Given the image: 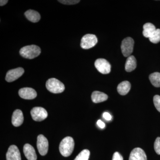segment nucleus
<instances>
[{
	"mask_svg": "<svg viewBox=\"0 0 160 160\" xmlns=\"http://www.w3.org/2000/svg\"><path fill=\"white\" fill-rule=\"evenodd\" d=\"M74 147V140L70 137L64 138L60 143V153L65 157H69L72 153Z\"/></svg>",
	"mask_w": 160,
	"mask_h": 160,
	"instance_id": "obj_1",
	"label": "nucleus"
},
{
	"mask_svg": "<svg viewBox=\"0 0 160 160\" xmlns=\"http://www.w3.org/2000/svg\"><path fill=\"white\" fill-rule=\"evenodd\" d=\"M41 52V49L39 46L32 45L23 47L20 49L19 53L25 58L32 59L37 57Z\"/></svg>",
	"mask_w": 160,
	"mask_h": 160,
	"instance_id": "obj_2",
	"label": "nucleus"
},
{
	"mask_svg": "<svg viewBox=\"0 0 160 160\" xmlns=\"http://www.w3.org/2000/svg\"><path fill=\"white\" fill-rule=\"evenodd\" d=\"M47 89L53 93H60L62 92L65 89V86L58 80L52 78L46 82Z\"/></svg>",
	"mask_w": 160,
	"mask_h": 160,
	"instance_id": "obj_3",
	"label": "nucleus"
},
{
	"mask_svg": "<svg viewBox=\"0 0 160 160\" xmlns=\"http://www.w3.org/2000/svg\"><path fill=\"white\" fill-rule=\"evenodd\" d=\"M134 44V40L131 38H126L123 40L121 45V49L122 53L125 57H129L132 53Z\"/></svg>",
	"mask_w": 160,
	"mask_h": 160,
	"instance_id": "obj_4",
	"label": "nucleus"
},
{
	"mask_svg": "<svg viewBox=\"0 0 160 160\" xmlns=\"http://www.w3.org/2000/svg\"><path fill=\"white\" fill-rule=\"evenodd\" d=\"M98 42L97 38L95 35L86 34L81 40V46L83 49H89L94 47Z\"/></svg>",
	"mask_w": 160,
	"mask_h": 160,
	"instance_id": "obj_5",
	"label": "nucleus"
},
{
	"mask_svg": "<svg viewBox=\"0 0 160 160\" xmlns=\"http://www.w3.org/2000/svg\"><path fill=\"white\" fill-rule=\"evenodd\" d=\"M94 65L98 71L102 74H108L111 71V65L105 59H98L95 62Z\"/></svg>",
	"mask_w": 160,
	"mask_h": 160,
	"instance_id": "obj_6",
	"label": "nucleus"
},
{
	"mask_svg": "<svg viewBox=\"0 0 160 160\" xmlns=\"http://www.w3.org/2000/svg\"><path fill=\"white\" fill-rule=\"evenodd\" d=\"M30 113L32 119L37 122L42 121L48 117V112L42 107H34L32 109Z\"/></svg>",
	"mask_w": 160,
	"mask_h": 160,
	"instance_id": "obj_7",
	"label": "nucleus"
},
{
	"mask_svg": "<svg viewBox=\"0 0 160 160\" xmlns=\"http://www.w3.org/2000/svg\"><path fill=\"white\" fill-rule=\"evenodd\" d=\"M37 148L41 155L45 156L48 152L49 142L48 140L43 135H39L37 138Z\"/></svg>",
	"mask_w": 160,
	"mask_h": 160,
	"instance_id": "obj_8",
	"label": "nucleus"
},
{
	"mask_svg": "<svg viewBox=\"0 0 160 160\" xmlns=\"http://www.w3.org/2000/svg\"><path fill=\"white\" fill-rule=\"evenodd\" d=\"M24 69L21 67L11 69L6 73V80L9 82H13L21 77L24 74Z\"/></svg>",
	"mask_w": 160,
	"mask_h": 160,
	"instance_id": "obj_9",
	"label": "nucleus"
},
{
	"mask_svg": "<svg viewBox=\"0 0 160 160\" xmlns=\"http://www.w3.org/2000/svg\"><path fill=\"white\" fill-rule=\"evenodd\" d=\"M18 93L20 97L24 99H33L37 96L36 91L34 89L28 87L20 89Z\"/></svg>",
	"mask_w": 160,
	"mask_h": 160,
	"instance_id": "obj_10",
	"label": "nucleus"
},
{
	"mask_svg": "<svg viewBox=\"0 0 160 160\" xmlns=\"http://www.w3.org/2000/svg\"><path fill=\"white\" fill-rule=\"evenodd\" d=\"M6 160H21V154L17 146H10L6 153Z\"/></svg>",
	"mask_w": 160,
	"mask_h": 160,
	"instance_id": "obj_11",
	"label": "nucleus"
},
{
	"mask_svg": "<svg viewBox=\"0 0 160 160\" xmlns=\"http://www.w3.org/2000/svg\"><path fill=\"white\" fill-rule=\"evenodd\" d=\"M129 160H147L145 151L140 148H136L131 151Z\"/></svg>",
	"mask_w": 160,
	"mask_h": 160,
	"instance_id": "obj_12",
	"label": "nucleus"
},
{
	"mask_svg": "<svg viewBox=\"0 0 160 160\" xmlns=\"http://www.w3.org/2000/svg\"><path fill=\"white\" fill-rule=\"evenodd\" d=\"M23 152L25 156L28 160H37V156L35 150L31 145L25 144L23 148Z\"/></svg>",
	"mask_w": 160,
	"mask_h": 160,
	"instance_id": "obj_13",
	"label": "nucleus"
},
{
	"mask_svg": "<svg viewBox=\"0 0 160 160\" xmlns=\"http://www.w3.org/2000/svg\"><path fill=\"white\" fill-rule=\"evenodd\" d=\"M24 121V117L22 112L20 109H17L13 112L12 118V123L15 127H18L22 125Z\"/></svg>",
	"mask_w": 160,
	"mask_h": 160,
	"instance_id": "obj_14",
	"label": "nucleus"
},
{
	"mask_svg": "<svg viewBox=\"0 0 160 160\" xmlns=\"http://www.w3.org/2000/svg\"><path fill=\"white\" fill-rule=\"evenodd\" d=\"M108 98L106 93L98 91L93 92L91 95L92 100L95 103L102 102L106 101Z\"/></svg>",
	"mask_w": 160,
	"mask_h": 160,
	"instance_id": "obj_15",
	"label": "nucleus"
},
{
	"mask_svg": "<svg viewBox=\"0 0 160 160\" xmlns=\"http://www.w3.org/2000/svg\"><path fill=\"white\" fill-rule=\"evenodd\" d=\"M25 15L28 20L33 23L38 22L41 19V16L39 12L31 9L26 11L25 13Z\"/></svg>",
	"mask_w": 160,
	"mask_h": 160,
	"instance_id": "obj_16",
	"label": "nucleus"
},
{
	"mask_svg": "<svg viewBox=\"0 0 160 160\" xmlns=\"http://www.w3.org/2000/svg\"><path fill=\"white\" fill-rule=\"evenodd\" d=\"M131 89V84L128 81H124L119 84L118 86V92L121 95H125L129 92Z\"/></svg>",
	"mask_w": 160,
	"mask_h": 160,
	"instance_id": "obj_17",
	"label": "nucleus"
},
{
	"mask_svg": "<svg viewBox=\"0 0 160 160\" xmlns=\"http://www.w3.org/2000/svg\"><path fill=\"white\" fill-rule=\"evenodd\" d=\"M137 67V61L133 56H130L126 60L125 69L128 72L134 70Z\"/></svg>",
	"mask_w": 160,
	"mask_h": 160,
	"instance_id": "obj_18",
	"label": "nucleus"
},
{
	"mask_svg": "<svg viewBox=\"0 0 160 160\" xmlns=\"http://www.w3.org/2000/svg\"><path fill=\"white\" fill-rule=\"evenodd\" d=\"M156 30L155 26L153 24L150 23H146L143 26V36L149 38Z\"/></svg>",
	"mask_w": 160,
	"mask_h": 160,
	"instance_id": "obj_19",
	"label": "nucleus"
},
{
	"mask_svg": "<svg viewBox=\"0 0 160 160\" xmlns=\"http://www.w3.org/2000/svg\"><path fill=\"white\" fill-rule=\"evenodd\" d=\"M149 80L153 86L156 87H160V73L155 72L152 73L149 76Z\"/></svg>",
	"mask_w": 160,
	"mask_h": 160,
	"instance_id": "obj_20",
	"label": "nucleus"
},
{
	"mask_svg": "<svg viewBox=\"0 0 160 160\" xmlns=\"http://www.w3.org/2000/svg\"><path fill=\"white\" fill-rule=\"evenodd\" d=\"M90 152L89 150L88 149H84L79 153L74 160H88Z\"/></svg>",
	"mask_w": 160,
	"mask_h": 160,
	"instance_id": "obj_21",
	"label": "nucleus"
},
{
	"mask_svg": "<svg viewBox=\"0 0 160 160\" xmlns=\"http://www.w3.org/2000/svg\"><path fill=\"white\" fill-rule=\"evenodd\" d=\"M149 41L152 43L157 44L160 42V29H156V30L149 38Z\"/></svg>",
	"mask_w": 160,
	"mask_h": 160,
	"instance_id": "obj_22",
	"label": "nucleus"
},
{
	"mask_svg": "<svg viewBox=\"0 0 160 160\" xmlns=\"http://www.w3.org/2000/svg\"><path fill=\"white\" fill-rule=\"evenodd\" d=\"M153 103L155 107H156V109L158 111L160 112V96L159 95H156L154 96L153 97Z\"/></svg>",
	"mask_w": 160,
	"mask_h": 160,
	"instance_id": "obj_23",
	"label": "nucleus"
},
{
	"mask_svg": "<svg viewBox=\"0 0 160 160\" xmlns=\"http://www.w3.org/2000/svg\"><path fill=\"white\" fill-rule=\"evenodd\" d=\"M155 151L158 154L160 155V137L157 138L154 144Z\"/></svg>",
	"mask_w": 160,
	"mask_h": 160,
	"instance_id": "obj_24",
	"label": "nucleus"
},
{
	"mask_svg": "<svg viewBox=\"0 0 160 160\" xmlns=\"http://www.w3.org/2000/svg\"><path fill=\"white\" fill-rule=\"evenodd\" d=\"M58 1L62 4L67 5H75L80 2L79 0H59Z\"/></svg>",
	"mask_w": 160,
	"mask_h": 160,
	"instance_id": "obj_25",
	"label": "nucleus"
},
{
	"mask_svg": "<svg viewBox=\"0 0 160 160\" xmlns=\"http://www.w3.org/2000/svg\"><path fill=\"white\" fill-rule=\"evenodd\" d=\"M112 160H123V158L118 152H116L113 155Z\"/></svg>",
	"mask_w": 160,
	"mask_h": 160,
	"instance_id": "obj_26",
	"label": "nucleus"
},
{
	"mask_svg": "<svg viewBox=\"0 0 160 160\" xmlns=\"http://www.w3.org/2000/svg\"><path fill=\"white\" fill-rule=\"evenodd\" d=\"M103 117L106 121H110L112 119V116L110 113L108 112H105L103 113Z\"/></svg>",
	"mask_w": 160,
	"mask_h": 160,
	"instance_id": "obj_27",
	"label": "nucleus"
},
{
	"mask_svg": "<svg viewBox=\"0 0 160 160\" xmlns=\"http://www.w3.org/2000/svg\"><path fill=\"white\" fill-rule=\"evenodd\" d=\"M97 125L101 129H104V128H105V126H106V125H105L104 122H103L102 121L100 120H99L98 121Z\"/></svg>",
	"mask_w": 160,
	"mask_h": 160,
	"instance_id": "obj_28",
	"label": "nucleus"
},
{
	"mask_svg": "<svg viewBox=\"0 0 160 160\" xmlns=\"http://www.w3.org/2000/svg\"><path fill=\"white\" fill-rule=\"evenodd\" d=\"M8 1L7 0H1L0 1V6H4L6 5V3L8 2Z\"/></svg>",
	"mask_w": 160,
	"mask_h": 160,
	"instance_id": "obj_29",
	"label": "nucleus"
}]
</instances>
